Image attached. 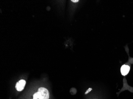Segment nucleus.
<instances>
[{
	"mask_svg": "<svg viewBox=\"0 0 133 99\" xmlns=\"http://www.w3.org/2000/svg\"><path fill=\"white\" fill-rule=\"evenodd\" d=\"M92 90V88H88V89L87 90H86V92H85V94H88V93H89V92H91V90Z\"/></svg>",
	"mask_w": 133,
	"mask_h": 99,
	"instance_id": "obj_5",
	"label": "nucleus"
},
{
	"mask_svg": "<svg viewBox=\"0 0 133 99\" xmlns=\"http://www.w3.org/2000/svg\"><path fill=\"white\" fill-rule=\"evenodd\" d=\"M130 69V67L128 65H122L121 68V72L122 75H124V76L127 75L129 72Z\"/></svg>",
	"mask_w": 133,
	"mask_h": 99,
	"instance_id": "obj_3",
	"label": "nucleus"
},
{
	"mask_svg": "<svg viewBox=\"0 0 133 99\" xmlns=\"http://www.w3.org/2000/svg\"><path fill=\"white\" fill-rule=\"evenodd\" d=\"M33 99H43L40 93L38 92L34 94Z\"/></svg>",
	"mask_w": 133,
	"mask_h": 99,
	"instance_id": "obj_4",
	"label": "nucleus"
},
{
	"mask_svg": "<svg viewBox=\"0 0 133 99\" xmlns=\"http://www.w3.org/2000/svg\"><path fill=\"white\" fill-rule=\"evenodd\" d=\"M72 1L73 2H74V3H76V2H78V1H79V0H75H75H72V1Z\"/></svg>",
	"mask_w": 133,
	"mask_h": 99,
	"instance_id": "obj_6",
	"label": "nucleus"
},
{
	"mask_svg": "<svg viewBox=\"0 0 133 99\" xmlns=\"http://www.w3.org/2000/svg\"><path fill=\"white\" fill-rule=\"evenodd\" d=\"M26 84L25 80L23 79H21L19 80L16 83V84L15 88L16 90L19 92L23 91L24 89Z\"/></svg>",
	"mask_w": 133,
	"mask_h": 99,
	"instance_id": "obj_2",
	"label": "nucleus"
},
{
	"mask_svg": "<svg viewBox=\"0 0 133 99\" xmlns=\"http://www.w3.org/2000/svg\"><path fill=\"white\" fill-rule=\"evenodd\" d=\"M38 92L41 95L43 99H49L50 93L46 88L43 87H40L38 88Z\"/></svg>",
	"mask_w": 133,
	"mask_h": 99,
	"instance_id": "obj_1",
	"label": "nucleus"
}]
</instances>
